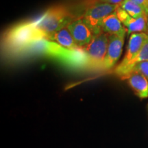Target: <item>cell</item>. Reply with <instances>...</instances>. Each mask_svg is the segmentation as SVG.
Returning <instances> with one entry per match:
<instances>
[{"mask_svg": "<svg viewBox=\"0 0 148 148\" xmlns=\"http://www.w3.org/2000/svg\"><path fill=\"white\" fill-rule=\"evenodd\" d=\"M16 56H41L56 59L74 69H88V58L83 47L66 49L56 42L42 38L29 44L15 54Z\"/></svg>", "mask_w": 148, "mask_h": 148, "instance_id": "1", "label": "cell"}, {"mask_svg": "<svg viewBox=\"0 0 148 148\" xmlns=\"http://www.w3.org/2000/svg\"><path fill=\"white\" fill-rule=\"evenodd\" d=\"M45 38L34 21H25L14 25L4 35L3 42L7 49L14 55L35 40Z\"/></svg>", "mask_w": 148, "mask_h": 148, "instance_id": "2", "label": "cell"}, {"mask_svg": "<svg viewBox=\"0 0 148 148\" xmlns=\"http://www.w3.org/2000/svg\"><path fill=\"white\" fill-rule=\"evenodd\" d=\"M75 18L69 9L63 5H56L49 8L38 20L35 21L36 27L45 35L47 39L59 29L66 25Z\"/></svg>", "mask_w": 148, "mask_h": 148, "instance_id": "3", "label": "cell"}, {"mask_svg": "<svg viewBox=\"0 0 148 148\" xmlns=\"http://www.w3.org/2000/svg\"><path fill=\"white\" fill-rule=\"evenodd\" d=\"M108 41L109 35L101 32L95 34L91 41L83 47L88 58V69H103Z\"/></svg>", "mask_w": 148, "mask_h": 148, "instance_id": "4", "label": "cell"}, {"mask_svg": "<svg viewBox=\"0 0 148 148\" xmlns=\"http://www.w3.org/2000/svg\"><path fill=\"white\" fill-rule=\"evenodd\" d=\"M119 5L108 3L97 2L90 5L82 16L84 21L89 25L95 34L102 32L100 24L104 18L115 12Z\"/></svg>", "mask_w": 148, "mask_h": 148, "instance_id": "5", "label": "cell"}, {"mask_svg": "<svg viewBox=\"0 0 148 148\" xmlns=\"http://www.w3.org/2000/svg\"><path fill=\"white\" fill-rule=\"evenodd\" d=\"M75 43L79 47H84L91 41L95 34L84 21L82 16L74 18L66 25Z\"/></svg>", "mask_w": 148, "mask_h": 148, "instance_id": "6", "label": "cell"}, {"mask_svg": "<svg viewBox=\"0 0 148 148\" xmlns=\"http://www.w3.org/2000/svg\"><path fill=\"white\" fill-rule=\"evenodd\" d=\"M148 40V34L145 32L133 33L131 34L127 44V50L123 60L116 66L114 70V73L117 74L123 68L127 66L130 61H132L137 56L139 51Z\"/></svg>", "mask_w": 148, "mask_h": 148, "instance_id": "7", "label": "cell"}, {"mask_svg": "<svg viewBox=\"0 0 148 148\" xmlns=\"http://www.w3.org/2000/svg\"><path fill=\"white\" fill-rule=\"evenodd\" d=\"M124 37L121 35H109L108 49L102 70H110L115 65L122 53Z\"/></svg>", "mask_w": 148, "mask_h": 148, "instance_id": "8", "label": "cell"}, {"mask_svg": "<svg viewBox=\"0 0 148 148\" xmlns=\"http://www.w3.org/2000/svg\"><path fill=\"white\" fill-rule=\"evenodd\" d=\"M116 13L119 19L123 24L128 34L147 32L148 18H135L130 16L126 11L120 7L116 8Z\"/></svg>", "mask_w": 148, "mask_h": 148, "instance_id": "9", "label": "cell"}, {"mask_svg": "<svg viewBox=\"0 0 148 148\" xmlns=\"http://www.w3.org/2000/svg\"><path fill=\"white\" fill-rule=\"evenodd\" d=\"M102 32L108 35H121L125 36L127 32L125 27H123L122 23L116 15V11L103 19L100 24Z\"/></svg>", "mask_w": 148, "mask_h": 148, "instance_id": "10", "label": "cell"}, {"mask_svg": "<svg viewBox=\"0 0 148 148\" xmlns=\"http://www.w3.org/2000/svg\"><path fill=\"white\" fill-rule=\"evenodd\" d=\"M126 79L138 97L141 99L148 97V79L145 76L140 73H132Z\"/></svg>", "mask_w": 148, "mask_h": 148, "instance_id": "11", "label": "cell"}, {"mask_svg": "<svg viewBox=\"0 0 148 148\" xmlns=\"http://www.w3.org/2000/svg\"><path fill=\"white\" fill-rule=\"evenodd\" d=\"M47 39L56 42L66 49H75L79 48L75 43L67 26L62 27L57 32L53 33L50 36H48Z\"/></svg>", "mask_w": 148, "mask_h": 148, "instance_id": "12", "label": "cell"}, {"mask_svg": "<svg viewBox=\"0 0 148 148\" xmlns=\"http://www.w3.org/2000/svg\"><path fill=\"white\" fill-rule=\"evenodd\" d=\"M147 34H148V32H147ZM145 60H148V40L141 48L137 56L132 61H130L125 68H123L121 71L116 74V75L121 77V79H126L127 77L131 74L133 67L138 62H143Z\"/></svg>", "mask_w": 148, "mask_h": 148, "instance_id": "13", "label": "cell"}, {"mask_svg": "<svg viewBox=\"0 0 148 148\" xmlns=\"http://www.w3.org/2000/svg\"><path fill=\"white\" fill-rule=\"evenodd\" d=\"M120 7L126 11L127 14L133 18H148V12L145 9L140 5L133 2L130 0H124L121 3Z\"/></svg>", "mask_w": 148, "mask_h": 148, "instance_id": "14", "label": "cell"}, {"mask_svg": "<svg viewBox=\"0 0 148 148\" xmlns=\"http://www.w3.org/2000/svg\"><path fill=\"white\" fill-rule=\"evenodd\" d=\"M132 73L141 74L148 79V60L138 62L136 64L131 71V74Z\"/></svg>", "mask_w": 148, "mask_h": 148, "instance_id": "15", "label": "cell"}, {"mask_svg": "<svg viewBox=\"0 0 148 148\" xmlns=\"http://www.w3.org/2000/svg\"><path fill=\"white\" fill-rule=\"evenodd\" d=\"M130 1L143 6L148 12V0H130Z\"/></svg>", "mask_w": 148, "mask_h": 148, "instance_id": "16", "label": "cell"}, {"mask_svg": "<svg viewBox=\"0 0 148 148\" xmlns=\"http://www.w3.org/2000/svg\"><path fill=\"white\" fill-rule=\"evenodd\" d=\"M123 1H124V0H99L100 2L108 3H110V4L117 5H121V3L123 2Z\"/></svg>", "mask_w": 148, "mask_h": 148, "instance_id": "17", "label": "cell"}, {"mask_svg": "<svg viewBox=\"0 0 148 148\" xmlns=\"http://www.w3.org/2000/svg\"><path fill=\"white\" fill-rule=\"evenodd\" d=\"M147 32H148V29H147ZM146 33H147V32H146Z\"/></svg>", "mask_w": 148, "mask_h": 148, "instance_id": "18", "label": "cell"}]
</instances>
